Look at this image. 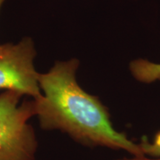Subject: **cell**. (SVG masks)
<instances>
[{
    "mask_svg": "<svg viewBox=\"0 0 160 160\" xmlns=\"http://www.w3.org/2000/svg\"><path fill=\"white\" fill-rule=\"evenodd\" d=\"M77 59L57 61L45 73H39L42 96L34 99L36 116L46 131H59L89 148L124 151L133 157L145 156L139 144L114 128L108 108L77 80Z\"/></svg>",
    "mask_w": 160,
    "mask_h": 160,
    "instance_id": "6da1fadb",
    "label": "cell"
},
{
    "mask_svg": "<svg viewBox=\"0 0 160 160\" xmlns=\"http://www.w3.org/2000/svg\"><path fill=\"white\" fill-rule=\"evenodd\" d=\"M22 94L0 95V160H35L38 142L29 119L36 116L34 99L19 103Z\"/></svg>",
    "mask_w": 160,
    "mask_h": 160,
    "instance_id": "7a4b0ae2",
    "label": "cell"
},
{
    "mask_svg": "<svg viewBox=\"0 0 160 160\" xmlns=\"http://www.w3.org/2000/svg\"><path fill=\"white\" fill-rule=\"evenodd\" d=\"M36 55L34 42L30 37L17 44L0 45V90L15 91L34 99L41 97L39 73L33 64Z\"/></svg>",
    "mask_w": 160,
    "mask_h": 160,
    "instance_id": "3957f363",
    "label": "cell"
},
{
    "mask_svg": "<svg viewBox=\"0 0 160 160\" xmlns=\"http://www.w3.org/2000/svg\"><path fill=\"white\" fill-rule=\"evenodd\" d=\"M132 76L140 82L149 84L160 80V64L145 59H136L130 64Z\"/></svg>",
    "mask_w": 160,
    "mask_h": 160,
    "instance_id": "277c9868",
    "label": "cell"
},
{
    "mask_svg": "<svg viewBox=\"0 0 160 160\" xmlns=\"http://www.w3.org/2000/svg\"><path fill=\"white\" fill-rule=\"evenodd\" d=\"M139 145L145 155L160 157V131L155 135L153 141L149 142L143 138Z\"/></svg>",
    "mask_w": 160,
    "mask_h": 160,
    "instance_id": "5b68a950",
    "label": "cell"
},
{
    "mask_svg": "<svg viewBox=\"0 0 160 160\" xmlns=\"http://www.w3.org/2000/svg\"><path fill=\"white\" fill-rule=\"evenodd\" d=\"M116 160H160V159H148V158H146L145 156L144 157H133L131 158H122V159H117Z\"/></svg>",
    "mask_w": 160,
    "mask_h": 160,
    "instance_id": "8992f818",
    "label": "cell"
},
{
    "mask_svg": "<svg viewBox=\"0 0 160 160\" xmlns=\"http://www.w3.org/2000/svg\"><path fill=\"white\" fill-rule=\"evenodd\" d=\"M5 1H6V0H0V8H1V7L3 5V3L5 2Z\"/></svg>",
    "mask_w": 160,
    "mask_h": 160,
    "instance_id": "52a82bcc",
    "label": "cell"
}]
</instances>
